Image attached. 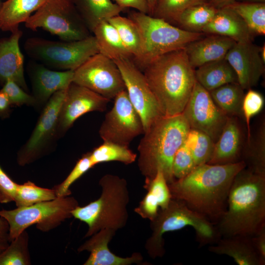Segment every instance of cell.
<instances>
[{
    "instance_id": "10",
    "label": "cell",
    "mask_w": 265,
    "mask_h": 265,
    "mask_svg": "<svg viewBox=\"0 0 265 265\" xmlns=\"http://www.w3.org/2000/svg\"><path fill=\"white\" fill-rule=\"evenodd\" d=\"M25 24L33 31L42 28L64 41L79 40L91 35L71 0H47Z\"/></svg>"
},
{
    "instance_id": "5",
    "label": "cell",
    "mask_w": 265,
    "mask_h": 265,
    "mask_svg": "<svg viewBox=\"0 0 265 265\" xmlns=\"http://www.w3.org/2000/svg\"><path fill=\"white\" fill-rule=\"evenodd\" d=\"M99 185L102 193L98 199L85 206H78L71 212L72 217L88 225L84 238L105 228L116 232L124 227L128 221L130 196L126 180L106 174L100 179Z\"/></svg>"
},
{
    "instance_id": "8",
    "label": "cell",
    "mask_w": 265,
    "mask_h": 265,
    "mask_svg": "<svg viewBox=\"0 0 265 265\" xmlns=\"http://www.w3.org/2000/svg\"><path fill=\"white\" fill-rule=\"evenodd\" d=\"M24 48L27 55L34 60L63 71H74L99 53L96 39L91 35L70 41L30 37L26 40Z\"/></svg>"
},
{
    "instance_id": "25",
    "label": "cell",
    "mask_w": 265,
    "mask_h": 265,
    "mask_svg": "<svg viewBox=\"0 0 265 265\" xmlns=\"http://www.w3.org/2000/svg\"><path fill=\"white\" fill-rule=\"evenodd\" d=\"M210 252L224 255L233 259L239 265H261L251 237L236 235L221 237L214 244L208 247Z\"/></svg>"
},
{
    "instance_id": "17",
    "label": "cell",
    "mask_w": 265,
    "mask_h": 265,
    "mask_svg": "<svg viewBox=\"0 0 265 265\" xmlns=\"http://www.w3.org/2000/svg\"><path fill=\"white\" fill-rule=\"evenodd\" d=\"M225 58L236 73L238 84L244 89L255 86L265 72L260 47L252 41L236 42Z\"/></svg>"
},
{
    "instance_id": "40",
    "label": "cell",
    "mask_w": 265,
    "mask_h": 265,
    "mask_svg": "<svg viewBox=\"0 0 265 265\" xmlns=\"http://www.w3.org/2000/svg\"><path fill=\"white\" fill-rule=\"evenodd\" d=\"M264 98L259 92L251 89L244 94L242 104L243 114L248 130V141L251 138L250 123L251 118L259 113L264 106Z\"/></svg>"
},
{
    "instance_id": "48",
    "label": "cell",
    "mask_w": 265,
    "mask_h": 265,
    "mask_svg": "<svg viewBox=\"0 0 265 265\" xmlns=\"http://www.w3.org/2000/svg\"><path fill=\"white\" fill-rule=\"evenodd\" d=\"M236 0H210V2L216 8H220L231 5Z\"/></svg>"
},
{
    "instance_id": "20",
    "label": "cell",
    "mask_w": 265,
    "mask_h": 265,
    "mask_svg": "<svg viewBox=\"0 0 265 265\" xmlns=\"http://www.w3.org/2000/svg\"><path fill=\"white\" fill-rule=\"evenodd\" d=\"M22 35L19 28L12 32L10 36L0 39V84L3 85L8 80H11L27 90L24 76V56L19 46Z\"/></svg>"
},
{
    "instance_id": "34",
    "label": "cell",
    "mask_w": 265,
    "mask_h": 265,
    "mask_svg": "<svg viewBox=\"0 0 265 265\" xmlns=\"http://www.w3.org/2000/svg\"><path fill=\"white\" fill-rule=\"evenodd\" d=\"M251 142V141H249ZM251 145L241 155V160L251 171L265 176V124L258 128Z\"/></svg>"
},
{
    "instance_id": "31",
    "label": "cell",
    "mask_w": 265,
    "mask_h": 265,
    "mask_svg": "<svg viewBox=\"0 0 265 265\" xmlns=\"http://www.w3.org/2000/svg\"><path fill=\"white\" fill-rule=\"evenodd\" d=\"M217 9L210 2L194 5L183 11L175 23L183 29L202 32L204 27L213 19Z\"/></svg>"
},
{
    "instance_id": "26",
    "label": "cell",
    "mask_w": 265,
    "mask_h": 265,
    "mask_svg": "<svg viewBox=\"0 0 265 265\" xmlns=\"http://www.w3.org/2000/svg\"><path fill=\"white\" fill-rule=\"evenodd\" d=\"M47 0H7L0 10V29L11 32L19 29Z\"/></svg>"
},
{
    "instance_id": "33",
    "label": "cell",
    "mask_w": 265,
    "mask_h": 265,
    "mask_svg": "<svg viewBox=\"0 0 265 265\" xmlns=\"http://www.w3.org/2000/svg\"><path fill=\"white\" fill-rule=\"evenodd\" d=\"M244 21L253 34H265V2L235 1L229 5Z\"/></svg>"
},
{
    "instance_id": "52",
    "label": "cell",
    "mask_w": 265,
    "mask_h": 265,
    "mask_svg": "<svg viewBox=\"0 0 265 265\" xmlns=\"http://www.w3.org/2000/svg\"><path fill=\"white\" fill-rule=\"evenodd\" d=\"M260 54L263 61L265 62V45L260 47Z\"/></svg>"
},
{
    "instance_id": "12",
    "label": "cell",
    "mask_w": 265,
    "mask_h": 265,
    "mask_svg": "<svg viewBox=\"0 0 265 265\" xmlns=\"http://www.w3.org/2000/svg\"><path fill=\"white\" fill-rule=\"evenodd\" d=\"M73 82L110 100L125 90L121 73L114 61L99 53L74 71Z\"/></svg>"
},
{
    "instance_id": "45",
    "label": "cell",
    "mask_w": 265,
    "mask_h": 265,
    "mask_svg": "<svg viewBox=\"0 0 265 265\" xmlns=\"http://www.w3.org/2000/svg\"><path fill=\"white\" fill-rule=\"evenodd\" d=\"M253 245L259 257L261 265H265V226L252 236Z\"/></svg>"
},
{
    "instance_id": "41",
    "label": "cell",
    "mask_w": 265,
    "mask_h": 265,
    "mask_svg": "<svg viewBox=\"0 0 265 265\" xmlns=\"http://www.w3.org/2000/svg\"><path fill=\"white\" fill-rule=\"evenodd\" d=\"M214 143L209 136L198 131L195 143L190 150L196 166L210 161L213 154Z\"/></svg>"
},
{
    "instance_id": "38",
    "label": "cell",
    "mask_w": 265,
    "mask_h": 265,
    "mask_svg": "<svg viewBox=\"0 0 265 265\" xmlns=\"http://www.w3.org/2000/svg\"><path fill=\"white\" fill-rule=\"evenodd\" d=\"M210 2V0H158L151 16L170 23L176 22L179 15L188 8Z\"/></svg>"
},
{
    "instance_id": "22",
    "label": "cell",
    "mask_w": 265,
    "mask_h": 265,
    "mask_svg": "<svg viewBox=\"0 0 265 265\" xmlns=\"http://www.w3.org/2000/svg\"><path fill=\"white\" fill-rule=\"evenodd\" d=\"M202 32L227 37L236 42L252 41L253 39V34L244 21L228 6L218 8Z\"/></svg>"
},
{
    "instance_id": "35",
    "label": "cell",
    "mask_w": 265,
    "mask_h": 265,
    "mask_svg": "<svg viewBox=\"0 0 265 265\" xmlns=\"http://www.w3.org/2000/svg\"><path fill=\"white\" fill-rule=\"evenodd\" d=\"M136 157L129 146L110 142L104 141L102 144L90 152V158L94 166L100 163L113 161L129 164L135 161Z\"/></svg>"
},
{
    "instance_id": "30",
    "label": "cell",
    "mask_w": 265,
    "mask_h": 265,
    "mask_svg": "<svg viewBox=\"0 0 265 265\" xmlns=\"http://www.w3.org/2000/svg\"><path fill=\"white\" fill-rule=\"evenodd\" d=\"M209 92L215 104L228 115L242 113V104L245 94L238 83H227Z\"/></svg>"
},
{
    "instance_id": "24",
    "label": "cell",
    "mask_w": 265,
    "mask_h": 265,
    "mask_svg": "<svg viewBox=\"0 0 265 265\" xmlns=\"http://www.w3.org/2000/svg\"><path fill=\"white\" fill-rule=\"evenodd\" d=\"M241 132L234 118L229 117L217 140L214 143L212 164H223L241 161Z\"/></svg>"
},
{
    "instance_id": "6",
    "label": "cell",
    "mask_w": 265,
    "mask_h": 265,
    "mask_svg": "<svg viewBox=\"0 0 265 265\" xmlns=\"http://www.w3.org/2000/svg\"><path fill=\"white\" fill-rule=\"evenodd\" d=\"M152 234L145 243V249L152 258L165 253L163 235L169 232L192 227L200 246L215 243L221 237L216 226L206 217L190 209L182 200L172 198L168 206L159 210L151 221Z\"/></svg>"
},
{
    "instance_id": "23",
    "label": "cell",
    "mask_w": 265,
    "mask_h": 265,
    "mask_svg": "<svg viewBox=\"0 0 265 265\" xmlns=\"http://www.w3.org/2000/svg\"><path fill=\"white\" fill-rule=\"evenodd\" d=\"M144 187L147 192L134 212L143 218L151 221L157 216L159 208L169 205L172 197L168 183L161 170L152 178H145Z\"/></svg>"
},
{
    "instance_id": "21",
    "label": "cell",
    "mask_w": 265,
    "mask_h": 265,
    "mask_svg": "<svg viewBox=\"0 0 265 265\" xmlns=\"http://www.w3.org/2000/svg\"><path fill=\"white\" fill-rule=\"evenodd\" d=\"M235 43L227 37L208 34L190 43L185 48L190 64L196 69L206 63L225 58Z\"/></svg>"
},
{
    "instance_id": "16",
    "label": "cell",
    "mask_w": 265,
    "mask_h": 265,
    "mask_svg": "<svg viewBox=\"0 0 265 265\" xmlns=\"http://www.w3.org/2000/svg\"><path fill=\"white\" fill-rule=\"evenodd\" d=\"M110 100L72 82L67 88L59 112L57 136L67 131L79 117L92 111H105Z\"/></svg>"
},
{
    "instance_id": "54",
    "label": "cell",
    "mask_w": 265,
    "mask_h": 265,
    "mask_svg": "<svg viewBox=\"0 0 265 265\" xmlns=\"http://www.w3.org/2000/svg\"><path fill=\"white\" fill-rule=\"evenodd\" d=\"M1 4H2V3H1L0 1V10L1 7Z\"/></svg>"
},
{
    "instance_id": "49",
    "label": "cell",
    "mask_w": 265,
    "mask_h": 265,
    "mask_svg": "<svg viewBox=\"0 0 265 265\" xmlns=\"http://www.w3.org/2000/svg\"><path fill=\"white\" fill-rule=\"evenodd\" d=\"M9 225L7 221L0 216V236L8 235Z\"/></svg>"
},
{
    "instance_id": "44",
    "label": "cell",
    "mask_w": 265,
    "mask_h": 265,
    "mask_svg": "<svg viewBox=\"0 0 265 265\" xmlns=\"http://www.w3.org/2000/svg\"><path fill=\"white\" fill-rule=\"evenodd\" d=\"M17 185L0 166V203L14 201Z\"/></svg>"
},
{
    "instance_id": "11",
    "label": "cell",
    "mask_w": 265,
    "mask_h": 265,
    "mask_svg": "<svg viewBox=\"0 0 265 265\" xmlns=\"http://www.w3.org/2000/svg\"><path fill=\"white\" fill-rule=\"evenodd\" d=\"M67 88L54 93L46 104L29 139L17 153L19 165L30 164L45 155L57 136L58 116Z\"/></svg>"
},
{
    "instance_id": "51",
    "label": "cell",
    "mask_w": 265,
    "mask_h": 265,
    "mask_svg": "<svg viewBox=\"0 0 265 265\" xmlns=\"http://www.w3.org/2000/svg\"><path fill=\"white\" fill-rule=\"evenodd\" d=\"M149 7V14L152 15L158 0H147Z\"/></svg>"
},
{
    "instance_id": "15",
    "label": "cell",
    "mask_w": 265,
    "mask_h": 265,
    "mask_svg": "<svg viewBox=\"0 0 265 265\" xmlns=\"http://www.w3.org/2000/svg\"><path fill=\"white\" fill-rule=\"evenodd\" d=\"M182 113L190 129L206 133L214 143L229 118L214 102L209 91L196 80Z\"/></svg>"
},
{
    "instance_id": "39",
    "label": "cell",
    "mask_w": 265,
    "mask_h": 265,
    "mask_svg": "<svg viewBox=\"0 0 265 265\" xmlns=\"http://www.w3.org/2000/svg\"><path fill=\"white\" fill-rule=\"evenodd\" d=\"M94 166L90 158V152L84 154L77 162L74 167L65 179L61 183L54 186V189L57 197L70 195L71 194V191L70 190L71 186Z\"/></svg>"
},
{
    "instance_id": "3",
    "label": "cell",
    "mask_w": 265,
    "mask_h": 265,
    "mask_svg": "<svg viewBox=\"0 0 265 265\" xmlns=\"http://www.w3.org/2000/svg\"><path fill=\"white\" fill-rule=\"evenodd\" d=\"M142 70L163 115L181 114L196 81L195 69L189 63L185 48L157 57Z\"/></svg>"
},
{
    "instance_id": "53",
    "label": "cell",
    "mask_w": 265,
    "mask_h": 265,
    "mask_svg": "<svg viewBox=\"0 0 265 265\" xmlns=\"http://www.w3.org/2000/svg\"><path fill=\"white\" fill-rule=\"evenodd\" d=\"M236 1L251 2H265V0H236Z\"/></svg>"
},
{
    "instance_id": "50",
    "label": "cell",
    "mask_w": 265,
    "mask_h": 265,
    "mask_svg": "<svg viewBox=\"0 0 265 265\" xmlns=\"http://www.w3.org/2000/svg\"><path fill=\"white\" fill-rule=\"evenodd\" d=\"M9 242L8 235L0 236V253L8 246Z\"/></svg>"
},
{
    "instance_id": "4",
    "label": "cell",
    "mask_w": 265,
    "mask_h": 265,
    "mask_svg": "<svg viewBox=\"0 0 265 265\" xmlns=\"http://www.w3.org/2000/svg\"><path fill=\"white\" fill-rule=\"evenodd\" d=\"M190 128L184 115L162 116L144 132L137 150L138 166L145 178H152L161 170L168 184L173 182L172 163Z\"/></svg>"
},
{
    "instance_id": "14",
    "label": "cell",
    "mask_w": 265,
    "mask_h": 265,
    "mask_svg": "<svg viewBox=\"0 0 265 265\" xmlns=\"http://www.w3.org/2000/svg\"><path fill=\"white\" fill-rule=\"evenodd\" d=\"M114 61L121 73L128 98L142 120L144 132L164 115L143 72L129 58Z\"/></svg>"
},
{
    "instance_id": "32",
    "label": "cell",
    "mask_w": 265,
    "mask_h": 265,
    "mask_svg": "<svg viewBox=\"0 0 265 265\" xmlns=\"http://www.w3.org/2000/svg\"><path fill=\"white\" fill-rule=\"evenodd\" d=\"M116 29L127 51L137 60L140 56L142 40L135 23L130 18L115 16L107 20Z\"/></svg>"
},
{
    "instance_id": "27",
    "label": "cell",
    "mask_w": 265,
    "mask_h": 265,
    "mask_svg": "<svg viewBox=\"0 0 265 265\" xmlns=\"http://www.w3.org/2000/svg\"><path fill=\"white\" fill-rule=\"evenodd\" d=\"M196 80L210 91L230 83H238L236 72L225 58L195 69Z\"/></svg>"
},
{
    "instance_id": "28",
    "label": "cell",
    "mask_w": 265,
    "mask_h": 265,
    "mask_svg": "<svg viewBox=\"0 0 265 265\" xmlns=\"http://www.w3.org/2000/svg\"><path fill=\"white\" fill-rule=\"evenodd\" d=\"M90 32L98 24L124 10L111 0H71Z\"/></svg>"
},
{
    "instance_id": "1",
    "label": "cell",
    "mask_w": 265,
    "mask_h": 265,
    "mask_svg": "<svg viewBox=\"0 0 265 265\" xmlns=\"http://www.w3.org/2000/svg\"><path fill=\"white\" fill-rule=\"evenodd\" d=\"M245 167L242 160L197 165L186 176L168 184L171 197L182 200L216 225L226 210L235 176Z\"/></svg>"
},
{
    "instance_id": "43",
    "label": "cell",
    "mask_w": 265,
    "mask_h": 265,
    "mask_svg": "<svg viewBox=\"0 0 265 265\" xmlns=\"http://www.w3.org/2000/svg\"><path fill=\"white\" fill-rule=\"evenodd\" d=\"M7 95L11 106H34L37 105L33 95L28 94L16 82L8 80L1 89Z\"/></svg>"
},
{
    "instance_id": "2",
    "label": "cell",
    "mask_w": 265,
    "mask_h": 265,
    "mask_svg": "<svg viewBox=\"0 0 265 265\" xmlns=\"http://www.w3.org/2000/svg\"><path fill=\"white\" fill-rule=\"evenodd\" d=\"M216 226L221 237H251L265 226V176L246 167L237 174Z\"/></svg>"
},
{
    "instance_id": "7",
    "label": "cell",
    "mask_w": 265,
    "mask_h": 265,
    "mask_svg": "<svg viewBox=\"0 0 265 265\" xmlns=\"http://www.w3.org/2000/svg\"><path fill=\"white\" fill-rule=\"evenodd\" d=\"M129 18L138 26L142 40L141 53L136 66L143 68L157 57L184 48L205 35L202 32L188 31L173 26L164 20L138 11H132Z\"/></svg>"
},
{
    "instance_id": "9",
    "label": "cell",
    "mask_w": 265,
    "mask_h": 265,
    "mask_svg": "<svg viewBox=\"0 0 265 265\" xmlns=\"http://www.w3.org/2000/svg\"><path fill=\"white\" fill-rule=\"evenodd\" d=\"M78 206V201L69 195L28 207L0 210V216L8 223L10 242L32 225H36V228L43 232L57 227L72 217V211Z\"/></svg>"
},
{
    "instance_id": "46",
    "label": "cell",
    "mask_w": 265,
    "mask_h": 265,
    "mask_svg": "<svg viewBox=\"0 0 265 265\" xmlns=\"http://www.w3.org/2000/svg\"><path fill=\"white\" fill-rule=\"evenodd\" d=\"M124 10L132 8L136 11L149 14V7L147 0H111Z\"/></svg>"
},
{
    "instance_id": "18",
    "label": "cell",
    "mask_w": 265,
    "mask_h": 265,
    "mask_svg": "<svg viewBox=\"0 0 265 265\" xmlns=\"http://www.w3.org/2000/svg\"><path fill=\"white\" fill-rule=\"evenodd\" d=\"M28 67L33 96L38 105L46 104L54 93L67 89L73 82V70L53 71L33 61Z\"/></svg>"
},
{
    "instance_id": "13",
    "label": "cell",
    "mask_w": 265,
    "mask_h": 265,
    "mask_svg": "<svg viewBox=\"0 0 265 265\" xmlns=\"http://www.w3.org/2000/svg\"><path fill=\"white\" fill-rule=\"evenodd\" d=\"M114 100L113 106L106 114L99 133L104 141L129 146L135 137L144 133L143 123L126 89Z\"/></svg>"
},
{
    "instance_id": "42",
    "label": "cell",
    "mask_w": 265,
    "mask_h": 265,
    "mask_svg": "<svg viewBox=\"0 0 265 265\" xmlns=\"http://www.w3.org/2000/svg\"><path fill=\"white\" fill-rule=\"evenodd\" d=\"M196 167L190 151L183 144L176 152L172 163L174 178L181 179L188 174Z\"/></svg>"
},
{
    "instance_id": "37",
    "label": "cell",
    "mask_w": 265,
    "mask_h": 265,
    "mask_svg": "<svg viewBox=\"0 0 265 265\" xmlns=\"http://www.w3.org/2000/svg\"><path fill=\"white\" fill-rule=\"evenodd\" d=\"M29 236L24 231L0 253V265H29Z\"/></svg>"
},
{
    "instance_id": "29",
    "label": "cell",
    "mask_w": 265,
    "mask_h": 265,
    "mask_svg": "<svg viewBox=\"0 0 265 265\" xmlns=\"http://www.w3.org/2000/svg\"><path fill=\"white\" fill-rule=\"evenodd\" d=\"M92 32L99 53L113 60L130 58L132 56L125 47L115 27L107 20L98 24Z\"/></svg>"
},
{
    "instance_id": "36",
    "label": "cell",
    "mask_w": 265,
    "mask_h": 265,
    "mask_svg": "<svg viewBox=\"0 0 265 265\" xmlns=\"http://www.w3.org/2000/svg\"><path fill=\"white\" fill-rule=\"evenodd\" d=\"M57 198L55 189L44 188L27 181L18 184L14 202L17 208L30 206L35 204L53 200Z\"/></svg>"
},
{
    "instance_id": "19",
    "label": "cell",
    "mask_w": 265,
    "mask_h": 265,
    "mask_svg": "<svg viewBox=\"0 0 265 265\" xmlns=\"http://www.w3.org/2000/svg\"><path fill=\"white\" fill-rule=\"evenodd\" d=\"M115 233L111 229H102L79 246L78 252L87 251L90 253L84 265H130L142 263L143 257L140 253L135 252L130 257L123 258L110 251L108 244Z\"/></svg>"
},
{
    "instance_id": "47",
    "label": "cell",
    "mask_w": 265,
    "mask_h": 265,
    "mask_svg": "<svg viewBox=\"0 0 265 265\" xmlns=\"http://www.w3.org/2000/svg\"><path fill=\"white\" fill-rule=\"evenodd\" d=\"M11 105L6 94L0 90V118L9 116Z\"/></svg>"
}]
</instances>
